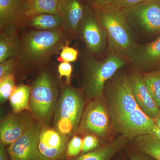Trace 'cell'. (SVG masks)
<instances>
[{"instance_id":"cell-1","label":"cell","mask_w":160,"mask_h":160,"mask_svg":"<svg viewBox=\"0 0 160 160\" xmlns=\"http://www.w3.org/2000/svg\"><path fill=\"white\" fill-rule=\"evenodd\" d=\"M62 29H31L20 36L16 68L25 72L42 69L68 42Z\"/></svg>"},{"instance_id":"cell-2","label":"cell","mask_w":160,"mask_h":160,"mask_svg":"<svg viewBox=\"0 0 160 160\" xmlns=\"http://www.w3.org/2000/svg\"><path fill=\"white\" fill-rule=\"evenodd\" d=\"M92 8L106 32L111 52L127 59L137 44L123 9L111 5Z\"/></svg>"},{"instance_id":"cell-3","label":"cell","mask_w":160,"mask_h":160,"mask_svg":"<svg viewBox=\"0 0 160 160\" xmlns=\"http://www.w3.org/2000/svg\"><path fill=\"white\" fill-rule=\"evenodd\" d=\"M127 59L111 52L102 61L89 58L84 66L83 89L87 99H103L106 83L127 64Z\"/></svg>"},{"instance_id":"cell-4","label":"cell","mask_w":160,"mask_h":160,"mask_svg":"<svg viewBox=\"0 0 160 160\" xmlns=\"http://www.w3.org/2000/svg\"><path fill=\"white\" fill-rule=\"evenodd\" d=\"M29 106L33 116L42 125H47L54 114L57 104L56 82L50 72H41L32 84Z\"/></svg>"},{"instance_id":"cell-5","label":"cell","mask_w":160,"mask_h":160,"mask_svg":"<svg viewBox=\"0 0 160 160\" xmlns=\"http://www.w3.org/2000/svg\"><path fill=\"white\" fill-rule=\"evenodd\" d=\"M84 102L79 90L67 85L61 90L54 112L55 128L71 136L77 132L82 117Z\"/></svg>"},{"instance_id":"cell-6","label":"cell","mask_w":160,"mask_h":160,"mask_svg":"<svg viewBox=\"0 0 160 160\" xmlns=\"http://www.w3.org/2000/svg\"><path fill=\"white\" fill-rule=\"evenodd\" d=\"M109 112L117 129L134 110L139 108L134 97L130 76L115 78L108 89Z\"/></svg>"},{"instance_id":"cell-7","label":"cell","mask_w":160,"mask_h":160,"mask_svg":"<svg viewBox=\"0 0 160 160\" xmlns=\"http://www.w3.org/2000/svg\"><path fill=\"white\" fill-rule=\"evenodd\" d=\"M103 99L92 100L85 109L80 122L78 132L80 134L104 136L110 126L109 111Z\"/></svg>"},{"instance_id":"cell-8","label":"cell","mask_w":160,"mask_h":160,"mask_svg":"<svg viewBox=\"0 0 160 160\" xmlns=\"http://www.w3.org/2000/svg\"><path fill=\"white\" fill-rule=\"evenodd\" d=\"M42 124L34 123L7 149L10 160H50L44 157L39 148V138Z\"/></svg>"},{"instance_id":"cell-9","label":"cell","mask_w":160,"mask_h":160,"mask_svg":"<svg viewBox=\"0 0 160 160\" xmlns=\"http://www.w3.org/2000/svg\"><path fill=\"white\" fill-rule=\"evenodd\" d=\"M93 9V8H92ZM78 36L91 54L104 50L107 39L106 32L98 19L94 9L86 6L85 14L79 29Z\"/></svg>"},{"instance_id":"cell-10","label":"cell","mask_w":160,"mask_h":160,"mask_svg":"<svg viewBox=\"0 0 160 160\" xmlns=\"http://www.w3.org/2000/svg\"><path fill=\"white\" fill-rule=\"evenodd\" d=\"M123 10L128 22L151 34H160V0H147Z\"/></svg>"},{"instance_id":"cell-11","label":"cell","mask_w":160,"mask_h":160,"mask_svg":"<svg viewBox=\"0 0 160 160\" xmlns=\"http://www.w3.org/2000/svg\"><path fill=\"white\" fill-rule=\"evenodd\" d=\"M69 136L55 128L42 124L39 138V148L42 154L50 160L62 159L66 156Z\"/></svg>"},{"instance_id":"cell-12","label":"cell","mask_w":160,"mask_h":160,"mask_svg":"<svg viewBox=\"0 0 160 160\" xmlns=\"http://www.w3.org/2000/svg\"><path fill=\"white\" fill-rule=\"evenodd\" d=\"M36 120L29 111L19 113L13 112V114L6 118L1 123V144L4 146L11 145L33 125Z\"/></svg>"},{"instance_id":"cell-13","label":"cell","mask_w":160,"mask_h":160,"mask_svg":"<svg viewBox=\"0 0 160 160\" xmlns=\"http://www.w3.org/2000/svg\"><path fill=\"white\" fill-rule=\"evenodd\" d=\"M127 60L138 72L157 69L160 66V36L151 42L137 45Z\"/></svg>"},{"instance_id":"cell-14","label":"cell","mask_w":160,"mask_h":160,"mask_svg":"<svg viewBox=\"0 0 160 160\" xmlns=\"http://www.w3.org/2000/svg\"><path fill=\"white\" fill-rule=\"evenodd\" d=\"M61 15L63 18L62 30L69 39H75L85 12L86 6L80 0H60Z\"/></svg>"},{"instance_id":"cell-15","label":"cell","mask_w":160,"mask_h":160,"mask_svg":"<svg viewBox=\"0 0 160 160\" xmlns=\"http://www.w3.org/2000/svg\"><path fill=\"white\" fill-rule=\"evenodd\" d=\"M27 0H0V31L18 29L25 19Z\"/></svg>"},{"instance_id":"cell-16","label":"cell","mask_w":160,"mask_h":160,"mask_svg":"<svg viewBox=\"0 0 160 160\" xmlns=\"http://www.w3.org/2000/svg\"><path fill=\"white\" fill-rule=\"evenodd\" d=\"M155 126L154 119L138 108L129 115L117 130L130 140L142 135L149 134Z\"/></svg>"},{"instance_id":"cell-17","label":"cell","mask_w":160,"mask_h":160,"mask_svg":"<svg viewBox=\"0 0 160 160\" xmlns=\"http://www.w3.org/2000/svg\"><path fill=\"white\" fill-rule=\"evenodd\" d=\"M132 88L138 106L149 117L154 119L160 112V108L154 102L147 89L143 75L136 72L130 76Z\"/></svg>"},{"instance_id":"cell-18","label":"cell","mask_w":160,"mask_h":160,"mask_svg":"<svg viewBox=\"0 0 160 160\" xmlns=\"http://www.w3.org/2000/svg\"><path fill=\"white\" fill-rule=\"evenodd\" d=\"M63 18L61 15L43 13L26 18L22 27L41 30L62 29Z\"/></svg>"},{"instance_id":"cell-19","label":"cell","mask_w":160,"mask_h":160,"mask_svg":"<svg viewBox=\"0 0 160 160\" xmlns=\"http://www.w3.org/2000/svg\"><path fill=\"white\" fill-rule=\"evenodd\" d=\"M129 141L122 135L106 146L82 155L74 160H109Z\"/></svg>"},{"instance_id":"cell-20","label":"cell","mask_w":160,"mask_h":160,"mask_svg":"<svg viewBox=\"0 0 160 160\" xmlns=\"http://www.w3.org/2000/svg\"><path fill=\"white\" fill-rule=\"evenodd\" d=\"M18 29L5 30L0 34V63L16 58L18 52L20 35Z\"/></svg>"},{"instance_id":"cell-21","label":"cell","mask_w":160,"mask_h":160,"mask_svg":"<svg viewBox=\"0 0 160 160\" xmlns=\"http://www.w3.org/2000/svg\"><path fill=\"white\" fill-rule=\"evenodd\" d=\"M49 13L61 14L59 0H27L25 8V18L36 15Z\"/></svg>"},{"instance_id":"cell-22","label":"cell","mask_w":160,"mask_h":160,"mask_svg":"<svg viewBox=\"0 0 160 160\" xmlns=\"http://www.w3.org/2000/svg\"><path fill=\"white\" fill-rule=\"evenodd\" d=\"M31 88L27 85L21 84L16 86L9 98L14 113L30 111L29 102Z\"/></svg>"},{"instance_id":"cell-23","label":"cell","mask_w":160,"mask_h":160,"mask_svg":"<svg viewBox=\"0 0 160 160\" xmlns=\"http://www.w3.org/2000/svg\"><path fill=\"white\" fill-rule=\"evenodd\" d=\"M135 146L140 151L155 160H160V141L151 135H142L135 138Z\"/></svg>"},{"instance_id":"cell-24","label":"cell","mask_w":160,"mask_h":160,"mask_svg":"<svg viewBox=\"0 0 160 160\" xmlns=\"http://www.w3.org/2000/svg\"><path fill=\"white\" fill-rule=\"evenodd\" d=\"M143 76L152 98L160 108V73L155 70L144 73Z\"/></svg>"},{"instance_id":"cell-25","label":"cell","mask_w":160,"mask_h":160,"mask_svg":"<svg viewBox=\"0 0 160 160\" xmlns=\"http://www.w3.org/2000/svg\"><path fill=\"white\" fill-rule=\"evenodd\" d=\"M16 86L13 74H9L0 78V102L3 104L9 97Z\"/></svg>"},{"instance_id":"cell-26","label":"cell","mask_w":160,"mask_h":160,"mask_svg":"<svg viewBox=\"0 0 160 160\" xmlns=\"http://www.w3.org/2000/svg\"><path fill=\"white\" fill-rule=\"evenodd\" d=\"M58 60L61 62H73L78 59V52L73 47H69V42L63 46Z\"/></svg>"},{"instance_id":"cell-27","label":"cell","mask_w":160,"mask_h":160,"mask_svg":"<svg viewBox=\"0 0 160 160\" xmlns=\"http://www.w3.org/2000/svg\"><path fill=\"white\" fill-rule=\"evenodd\" d=\"M83 139L78 135L72 137L67 146L66 156L67 158L76 156L82 151Z\"/></svg>"},{"instance_id":"cell-28","label":"cell","mask_w":160,"mask_h":160,"mask_svg":"<svg viewBox=\"0 0 160 160\" xmlns=\"http://www.w3.org/2000/svg\"><path fill=\"white\" fill-rule=\"evenodd\" d=\"M99 144L97 137L93 135H86L83 139L82 151L83 153H87L96 149Z\"/></svg>"},{"instance_id":"cell-29","label":"cell","mask_w":160,"mask_h":160,"mask_svg":"<svg viewBox=\"0 0 160 160\" xmlns=\"http://www.w3.org/2000/svg\"><path fill=\"white\" fill-rule=\"evenodd\" d=\"M16 58H11L0 63V78L7 75L13 74L12 72L16 68Z\"/></svg>"},{"instance_id":"cell-30","label":"cell","mask_w":160,"mask_h":160,"mask_svg":"<svg viewBox=\"0 0 160 160\" xmlns=\"http://www.w3.org/2000/svg\"><path fill=\"white\" fill-rule=\"evenodd\" d=\"M58 71L59 74L60 79L62 78H66V83L67 85H70L71 82L72 72V67L70 63L67 62H61L58 67Z\"/></svg>"},{"instance_id":"cell-31","label":"cell","mask_w":160,"mask_h":160,"mask_svg":"<svg viewBox=\"0 0 160 160\" xmlns=\"http://www.w3.org/2000/svg\"><path fill=\"white\" fill-rule=\"evenodd\" d=\"M147 0H110V5L122 9H129Z\"/></svg>"},{"instance_id":"cell-32","label":"cell","mask_w":160,"mask_h":160,"mask_svg":"<svg viewBox=\"0 0 160 160\" xmlns=\"http://www.w3.org/2000/svg\"><path fill=\"white\" fill-rule=\"evenodd\" d=\"M92 7L94 8H102L110 4V0H88Z\"/></svg>"},{"instance_id":"cell-33","label":"cell","mask_w":160,"mask_h":160,"mask_svg":"<svg viewBox=\"0 0 160 160\" xmlns=\"http://www.w3.org/2000/svg\"><path fill=\"white\" fill-rule=\"evenodd\" d=\"M149 134L151 135L153 137L160 141V128L158 127L156 125L152 129Z\"/></svg>"},{"instance_id":"cell-34","label":"cell","mask_w":160,"mask_h":160,"mask_svg":"<svg viewBox=\"0 0 160 160\" xmlns=\"http://www.w3.org/2000/svg\"><path fill=\"white\" fill-rule=\"evenodd\" d=\"M5 146L2 144H0V160H8Z\"/></svg>"},{"instance_id":"cell-35","label":"cell","mask_w":160,"mask_h":160,"mask_svg":"<svg viewBox=\"0 0 160 160\" xmlns=\"http://www.w3.org/2000/svg\"><path fill=\"white\" fill-rule=\"evenodd\" d=\"M154 120L156 126L160 128V112L158 116L156 118H155Z\"/></svg>"},{"instance_id":"cell-36","label":"cell","mask_w":160,"mask_h":160,"mask_svg":"<svg viewBox=\"0 0 160 160\" xmlns=\"http://www.w3.org/2000/svg\"><path fill=\"white\" fill-rule=\"evenodd\" d=\"M131 160H147L143 158L140 157L138 156H132L130 158Z\"/></svg>"},{"instance_id":"cell-37","label":"cell","mask_w":160,"mask_h":160,"mask_svg":"<svg viewBox=\"0 0 160 160\" xmlns=\"http://www.w3.org/2000/svg\"><path fill=\"white\" fill-rule=\"evenodd\" d=\"M156 71H158V72H159L160 73V66H159L158 67L157 69L156 70Z\"/></svg>"},{"instance_id":"cell-38","label":"cell","mask_w":160,"mask_h":160,"mask_svg":"<svg viewBox=\"0 0 160 160\" xmlns=\"http://www.w3.org/2000/svg\"><path fill=\"white\" fill-rule=\"evenodd\" d=\"M59 1H60V0H59Z\"/></svg>"}]
</instances>
